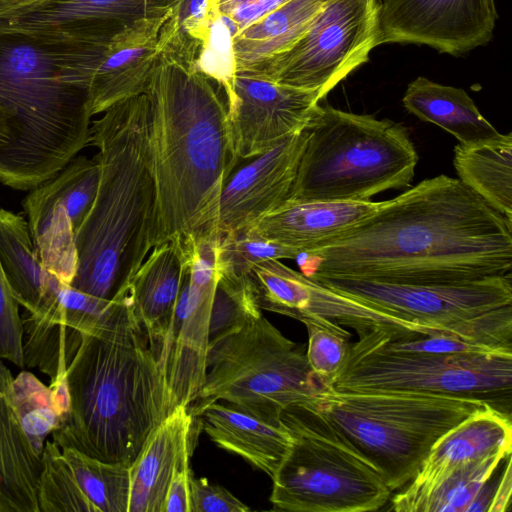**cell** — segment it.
Masks as SVG:
<instances>
[{
	"label": "cell",
	"mask_w": 512,
	"mask_h": 512,
	"mask_svg": "<svg viewBox=\"0 0 512 512\" xmlns=\"http://www.w3.org/2000/svg\"><path fill=\"white\" fill-rule=\"evenodd\" d=\"M49 0H0V21L17 17Z\"/></svg>",
	"instance_id": "7dc6e473"
},
{
	"label": "cell",
	"mask_w": 512,
	"mask_h": 512,
	"mask_svg": "<svg viewBox=\"0 0 512 512\" xmlns=\"http://www.w3.org/2000/svg\"><path fill=\"white\" fill-rule=\"evenodd\" d=\"M65 380L68 407L53 441L60 449L130 467L172 411L162 363L134 313L130 288L84 334Z\"/></svg>",
	"instance_id": "277c9868"
},
{
	"label": "cell",
	"mask_w": 512,
	"mask_h": 512,
	"mask_svg": "<svg viewBox=\"0 0 512 512\" xmlns=\"http://www.w3.org/2000/svg\"><path fill=\"white\" fill-rule=\"evenodd\" d=\"M168 15L135 21L110 38L89 87L92 116L145 92L158 55L159 32Z\"/></svg>",
	"instance_id": "d6986e66"
},
{
	"label": "cell",
	"mask_w": 512,
	"mask_h": 512,
	"mask_svg": "<svg viewBox=\"0 0 512 512\" xmlns=\"http://www.w3.org/2000/svg\"><path fill=\"white\" fill-rule=\"evenodd\" d=\"M38 506L39 512H96L54 441L45 442L41 455Z\"/></svg>",
	"instance_id": "8d00e7d4"
},
{
	"label": "cell",
	"mask_w": 512,
	"mask_h": 512,
	"mask_svg": "<svg viewBox=\"0 0 512 512\" xmlns=\"http://www.w3.org/2000/svg\"><path fill=\"white\" fill-rule=\"evenodd\" d=\"M190 512H247L250 509L220 485L211 484L206 478L189 480Z\"/></svg>",
	"instance_id": "7bdbcfd3"
},
{
	"label": "cell",
	"mask_w": 512,
	"mask_h": 512,
	"mask_svg": "<svg viewBox=\"0 0 512 512\" xmlns=\"http://www.w3.org/2000/svg\"><path fill=\"white\" fill-rule=\"evenodd\" d=\"M299 253L293 248L263 239L249 228L220 233L218 245L219 274L249 275L252 266L260 261L295 259Z\"/></svg>",
	"instance_id": "60d3db41"
},
{
	"label": "cell",
	"mask_w": 512,
	"mask_h": 512,
	"mask_svg": "<svg viewBox=\"0 0 512 512\" xmlns=\"http://www.w3.org/2000/svg\"><path fill=\"white\" fill-rule=\"evenodd\" d=\"M458 179L512 221V134L454 148Z\"/></svg>",
	"instance_id": "d6a6232c"
},
{
	"label": "cell",
	"mask_w": 512,
	"mask_h": 512,
	"mask_svg": "<svg viewBox=\"0 0 512 512\" xmlns=\"http://www.w3.org/2000/svg\"><path fill=\"white\" fill-rule=\"evenodd\" d=\"M262 315L251 273L219 274L210 314L209 342Z\"/></svg>",
	"instance_id": "74e56055"
},
{
	"label": "cell",
	"mask_w": 512,
	"mask_h": 512,
	"mask_svg": "<svg viewBox=\"0 0 512 512\" xmlns=\"http://www.w3.org/2000/svg\"><path fill=\"white\" fill-rule=\"evenodd\" d=\"M379 6L378 0H329L290 49L251 74L325 98L379 46Z\"/></svg>",
	"instance_id": "8fae6325"
},
{
	"label": "cell",
	"mask_w": 512,
	"mask_h": 512,
	"mask_svg": "<svg viewBox=\"0 0 512 512\" xmlns=\"http://www.w3.org/2000/svg\"><path fill=\"white\" fill-rule=\"evenodd\" d=\"M99 163L94 156L73 157L51 179L46 180L71 219L75 232L89 213L98 189Z\"/></svg>",
	"instance_id": "ab89813d"
},
{
	"label": "cell",
	"mask_w": 512,
	"mask_h": 512,
	"mask_svg": "<svg viewBox=\"0 0 512 512\" xmlns=\"http://www.w3.org/2000/svg\"><path fill=\"white\" fill-rule=\"evenodd\" d=\"M61 450L79 488L96 512H128V466L104 462L73 448Z\"/></svg>",
	"instance_id": "836d02e7"
},
{
	"label": "cell",
	"mask_w": 512,
	"mask_h": 512,
	"mask_svg": "<svg viewBox=\"0 0 512 512\" xmlns=\"http://www.w3.org/2000/svg\"><path fill=\"white\" fill-rule=\"evenodd\" d=\"M208 76L158 51L145 94L155 184L152 246L216 230L223 187L239 163L226 99Z\"/></svg>",
	"instance_id": "3957f363"
},
{
	"label": "cell",
	"mask_w": 512,
	"mask_h": 512,
	"mask_svg": "<svg viewBox=\"0 0 512 512\" xmlns=\"http://www.w3.org/2000/svg\"><path fill=\"white\" fill-rule=\"evenodd\" d=\"M302 323L308 332V364L323 387H333L347 364L352 335L340 324L319 316L307 317Z\"/></svg>",
	"instance_id": "f35d334b"
},
{
	"label": "cell",
	"mask_w": 512,
	"mask_h": 512,
	"mask_svg": "<svg viewBox=\"0 0 512 512\" xmlns=\"http://www.w3.org/2000/svg\"><path fill=\"white\" fill-rule=\"evenodd\" d=\"M190 456L184 457L175 468L166 494L163 512H190V486L192 474Z\"/></svg>",
	"instance_id": "f6af8a7d"
},
{
	"label": "cell",
	"mask_w": 512,
	"mask_h": 512,
	"mask_svg": "<svg viewBox=\"0 0 512 512\" xmlns=\"http://www.w3.org/2000/svg\"><path fill=\"white\" fill-rule=\"evenodd\" d=\"M193 419L187 407L176 406L148 436L129 467L128 512H163L175 468L191 456Z\"/></svg>",
	"instance_id": "ffe728a7"
},
{
	"label": "cell",
	"mask_w": 512,
	"mask_h": 512,
	"mask_svg": "<svg viewBox=\"0 0 512 512\" xmlns=\"http://www.w3.org/2000/svg\"><path fill=\"white\" fill-rule=\"evenodd\" d=\"M498 13L495 0H383L378 45H427L453 56L486 45Z\"/></svg>",
	"instance_id": "9a60e30c"
},
{
	"label": "cell",
	"mask_w": 512,
	"mask_h": 512,
	"mask_svg": "<svg viewBox=\"0 0 512 512\" xmlns=\"http://www.w3.org/2000/svg\"><path fill=\"white\" fill-rule=\"evenodd\" d=\"M357 343L393 352L432 354L512 352V304L468 318L432 334L391 337L371 330Z\"/></svg>",
	"instance_id": "603a6c76"
},
{
	"label": "cell",
	"mask_w": 512,
	"mask_h": 512,
	"mask_svg": "<svg viewBox=\"0 0 512 512\" xmlns=\"http://www.w3.org/2000/svg\"><path fill=\"white\" fill-rule=\"evenodd\" d=\"M0 359L23 368V324L15 299L0 264Z\"/></svg>",
	"instance_id": "b9f144b4"
},
{
	"label": "cell",
	"mask_w": 512,
	"mask_h": 512,
	"mask_svg": "<svg viewBox=\"0 0 512 512\" xmlns=\"http://www.w3.org/2000/svg\"><path fill=\"white\" fill-rule=\"evenodd\" d=\"M311 405L379 469L393 492L414 477L442 435L488 404L409 390L328 387Z\"/></svg>",
	"instance_id": "52a82bcc"
},
{
	"label": "cell",
	"mask_w": 512,
	"mask_h": 512,
	"mask_svg": "<svg viewBox=\"0 0 512 512\" xmlns=\"http://www.w3.org/2000/svg\"><path fill=\"white\" fill-rule=\"evenodd\" d=\"M217 11L232 21L237 33L290 0H213Z\"/></svg>",
	"instance_id": "ee69618b"
},
{
	"label": "cell",
	"mask_w": 512,
	"mask_h": 512,
	"mask_svg": "<svg viewBox=\"0 0 512 512\" xmlns=\"http://www.w3.org/2000/svg\"><path fill=\"white\" fill-rule=\"evenodd\" d=\"M251 276L262 310L285 315L300 322L310 316H319L353 328L359 337L374 329L384 330L392 337L427 335L448 329L409 321L387 310L338 293L293 270L278 259H267L254 264Z\"/></svg>",
	"instance_id": "5bb4252c"
},
{
	"label": "cell",
	"mask_w": 512,
	"mask_h": 512,
	"mask_svg": "<svg viewBox=\"0 0 512 512\" xmlns=\"http://www.w3.org/2000/svg\"><path fill=\"white\" fill-rule=\"evenodd\" d=\"M183 265L181 244L172 239L152 248L129 283L134 313L159 359L180 292Z\"/></svg>",
	"instance_id": "484cf974"
},
{
	"label": "cell",
	"mask_w": 512,
	"mask_h": 512,
	"mask_svg": "<svg viewBox=\"0 0 512 512\" xmlns=\"http://www.w3.org/2000/svg\"><path fill=\"white\" fill-rule=\"evenodd\" d=\"M238 161L255 158L305 128L319 91L296 88L247 72H235L225 96Z\"/></svg>",
	"instance_id": "2e32d148"
},
{
	"label": "cell",
	"mask_w": 512,
	"mask_h": 512,
	"mask_svg": "<svg viewBox=\"0 0 512 512\" xmlns=\"http://www.w3.org/2000/svg\"><path fill=\"white\" fill-rule=\"evenodd\" d=\"M307 138L304 128L233 172L220 198L216 230L247 229L289 199Z\"/></svg>",
	"instance_id": "ac0fdd59"
},
{
	"label": "cell",
	"mask_w": 512,
	"mask_h": 512,
	"mask_svg": "<svg viewBox=\"0 0 512 512\" xmlns=\"http://www.w3.org/2000/svg\"><path fill=\"white\" fill-rule=\"evenodd\" d=\"M0 264L19 305L29 313L38 310L52 291L56 277L42 267L27 220L3 208Z\"/></svg>",
	"instance_id": "1f68e13d"
},
{
	"label": "cell",
	"mask_w": 512,
	"mask_h": 512,
	"mask_svg": "<svg viewBox=\"0 0 512 512\" xmlns=\"http://www.w3.org/2000/svg\"><path fill=\"white\" fill-rule=\"evenodd\" d=\"M216 14L213 0H177L160 29L158 51L196 66Z\"/></svg>",
	"instance_id": "e575fe53"
},
{
	"label": "cell",
	"mask_w": 512,
	"mask_h": 512,
	"mask_svg": "<svg viewBox=\"0 0 512 512\" xmlns=\"http://www.w3.org/2000/svg\"><path fill=\"white\" fill-rule=\"evenodd\" d=\"M511 456L506 459L505 467L498 476L496 489L488 512H504L509 510L511 504L512 478Z\"/></svg>",
	"instance_id": "bcb514c9"
},
{
	"label": "cell",
	"mask_w": 512,
	"mask_h": 512,
	"mask_svg": "<svg viewBox=\"0 0 512 512\" xmlns=\"http://www.w3.org/2000/svg\"><path fill=\"white\" fill-rule=\"evenodd\" d=\"M329 0H290L239 31L232 39L235 72H255L286 52Z\"/></svg>",
	"instance_id": "83f0119b"
},
{
	"label": "cell",
	"mask_w": 512,
	"mask_h": 512,
	"mask_svg": "<svg viewBox=\"0 0 512 512\" xmlns=\"http://www.w3.org/2000/svg\"><path fill=\"white\" fill-rule=\"evenodd\" d=\"M291 445L273 480L272 509L287 512H369L392 491L379 469L311 404L281 413Z\"/></svg>",
	"instance_id": "ba28073f"
},
{
	"label": "cell",
	"mask_w": 512,
	"mask_h": 512,
	"mask_svg": "<svg viewBox=\"0 0 512 512\" xmlns=\"http://www.w3.org/2000/svg\"><path fill=\"white\" fill-rule=\"evenodd\" d=\"M113 300L100 299L57 280L42 306L22 319L23 354L27 367H36L51 382L65 375L85 333L111 311Z\"/></svg>",
	"instance_id": "e0dca14e"
},
{
	"label": "cell",
	"mask_w": 512,
	"mask_h": 512,
	"mask_svg": "<svg viewBox=\"0 0 512 512\" xmlns=\"http://www.w3.org/2000/svg\"><path fill=\"white\" fill-rule=\"evenodd\" d=\"M22 205L42 267L70 285L77 271L78 253L67 210L46 181L32 188Z\"/></svg>",
	"instance_id": "f546056e"
},
{
	"label": "cell",
	"mask_w": 512,
	"mask_h": 512,
	"mask_svg": "<svg viewBox=\"0 0 512 512\" xmlns=\"http://www.w3.org/2000/svg\"><path fill=\"white\" fill-rule=\"evenodd\" d=\"M380 203L370 200L287 201L249 229L263 239L303 252L369 217Z\"/></svg>",
	"instance_id": "7402d4cb"
},
{
	"label": "cell",
	"mask_w": 512,
	"mask_h": 512,
	"mask_svg": "<svg viewBox=\"0 0 512 512\" xmlns=\"http://www.w3.org/2000/svg\"><path fill=\"white\" fill-rule=\"evenodd\" d=\"M12 382L0 359V512H39L41 456L20 424Z\"/></svg>",
	"instance_id": "d4e9b609"
},
{
	"label": "cell",
	"mask_w": 512,
	"mask_h": 512,
	"mask_svg": "<svg viewBox=\"0 0 512 512\" xmlns=\"http://www.w3.org/2000/svg\"><path fill=\"white\" fill-rule=\"evenodd\" d=\"M333 388L409 390L475 398L511 415L512 352H393L355 342Z\"/></svg>",
	"instance_id": "30bf717a"
},
{
	"label": "cell",
	"mask_w": 512,
	"mask_h": 512,
	"mask_svg": "<svg viewBox=\"0 0 512 512\" xmlns=\"http://www.w3.org/2000/svg\"><path fill=\"white\" fill-rule=\"evenodd\" d=\"M511 448V415L485 405L434 443L407 484H428L459 465L496 453H511Z\"/></svg>",
	"instance_id": "4316f807"
},
{
	"label": "cell",
	"mask_w": 512,
	"mask_h": 512,
	"mask_svg": "<svg viewBox=\"0 0 512 512\" xmlns=\"http://www.w3.org/2000/svg\"><path fill=\"white\" fill-rule=\"evenodd\" d=\"M12 390L20 424L35 452L41 456L47 436L61 420L52 390L28 371L13 378Z\"/></svg>",
	"instance_id": "d590c367"
},
{
	"label": "cell",
	"mask_w": 512,
	"mask_h": 512,
	"mask_svg": "<svg viewBox=\"0 0 512 512\" xmlns=\"http://www.w3.org/2000/svg\"><path fill=\"white\" fill-rule=\"evenodd\" d=\"M324 389L305 348L262 315L209 342L205 380L188 409L194 414L210 402L222 401L279 423L283 410L313 403Z\"/></svg>",
	"instance_id": "9c48e42d"
},
{
	"label": "cell",
	"mask_w": 512,
	"mask_h": 512,
	"mask_svg": "<svg viewBox=\"0 0 512 512\" xmlns=\"http://www.w3.org/2000/svg\"><path fill=\"white\" fill-rule=\"evenodd\" d=\"M408 112L452 134L461 144L470 145L500 136L461 88L446 86L425 77L408 84L402 99Z\"/></svg>",
	"instance_id": "f1b7e54d"
},
{
	"label": "cell",
	"mask_w": 512,
	"mask_h": 512,
	"mask_svg": "<svg viewBox=\"0 0 512 512\" xmlns=\"http://www.w3.org/2000/svg\"><path fill=\"white\" fill-rule=\"evenodd\" d=\"M177 0H49L0 29L24 31L119 30L138 20L168 14Z\"/></svg>",
	"instance_id": "44dd1931"
},
{
	"label": "cell",
	"mask_w": 512,
	"mask_h": 512,
	"mask_svg": "<svg viewBox=\"0 0 512 512\" xmlns=\"http://www.w3.org/2000/svg\"><path fill=\"white\" fill-rule=\"evenodd\" d=\"M511 453H496L459 465L420 486L406 484L390 498L396 512H468L483 486Z\"/></svg>",
	"instance_id": "4dcf8cb0"
},
{
	"label": "cell",
	"mask_w": 512,
	"mask_h": 512,
	"mask_svg": "<svg viewBox=\"0 0 512 512\" xmlns=\"http://www.w3.org/2000/svg\"><path fill=\"white\" fill-rule=\"evenodd\" d=\"M310 279L465 283L511 273L512 221L459 179H425L350 229L300 252Z\"/></svg>",
	"instance_id": "6da1fadb"
},
{
	"label": "cell",
	"mask_w": 512,
	"mask_h": 512,
	"mask_svg": "<svg viewBox=\"0 0 512 512\" xmlns=\"http://www.w3.org/2000/svg\"><path fill=\"white\" fill-rule=\"evenodd\" d=\"M312 280L409 321L438 328H450L512 304L511 273L452 284H394L333 277Z\"/></svg>",
	"instance_id": "4fadbf2b"
},
{
	"label": "cell",
	"mask_w": 512,
	"mask_h": 512,
	"mask_svg": "<svg viewBox=\"0 0 512 512\" xmlns=\"http://www.w3.org/2000/svg\"><path fill=\"white\" fill-rule=\"evenodd\" d=\"M305 129L288 201H368L411 184L418 154L401 124L319 104Z\"/></svg>",
	"instance_id": "8992f818"
},
{
	"label": "cell",
	"mask_w": 512,
	"mask_h": 512,
	"mask_svg": "<svg viewBox=\"0 0 512 512\" xmlns=\"http://www.w3.org/2000/svg\"><path fill=\"white\" fill-rule=\"evenodd\" d=\"M145 93L111 106L92 122L88 145L100 176L94 203L75 232L78 266L70 286L113 300L153 248L155 184Z\"/></svg>",
	"instance_id": "5b68a950"
},
{
	"label": "cell",
	"mask_w": 512,
	"mask_h": 512,
	"mask_svg": "<svg viewBox=\"0 0 512 512\" xmlns=\"http://www.w3.org/2000/svg\"><path fill=\"white\" fill-rule=\"evenodd\" d=\"M115 33L0 29V182L31 190L88 145L89 87Z\"/></svg>",
	"instance_id": "7a4b0ae2"
},
{
	"label": "cell",
	"mask_w": 512,
	"mask_h": 512,
	"mask_svg": "<svg viewBox=\"0 0 512 512\" xmlns=\"http://www.w3.org/2000/svg\"><path fill=\"white\" fill-rule=\"evenodd\" d=\"M219 240L220 235L212 232L182 245L181 287L160 357L172 410L188 408L205 380L210 314L219 279Z\"/></svg>",
	"instance_id": "7c38bea8"
},
{
	"label": "cell",
	"mask_w": 512,
	"mask_h": 512,
	"mask_svg": "<svg viewBox=\"0 0 512 512\" xmlns=\"http://www.w3.org/2000/svg\"><path fill=\"white\" fill-rule=\"evenodd\" d=\"M192 416L200 417L209 438L271 478L287 454L291 435L282 422L271 423L222 401L210 402Z\"/></svg>",
	"instance_id": "cb8c5ba5"
}]
</instances>
